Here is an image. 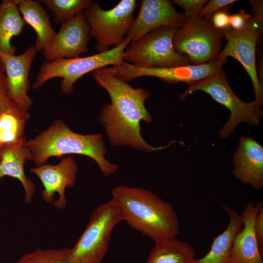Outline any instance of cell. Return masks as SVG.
<instances>
[{"instance_id":"cell-1","label":"cell","mask_w":263,"mask_h":263,"mask_svg":"<svg viewBox=\"0 0 263 263\" xmlns=\"http://www.w3.org/2000/svg\"><path fill=\"white\" fill-rule=\"evenodd\" d=\"M92 74L96 83L105 89L110 97L111 103L102 106L99 118L113 146H128L149 152L178 142L172 141L164 146L154 147L142 137L141 121L148 124L152 121V116L145 105V101L151 95L149 90L133 88L116 76L111 66L97 69Z\"/></svg>"},{"instance_id":"cell-2","label":"cell","mask_w":263,"mask_h":263,"mask_svg":"<svg viewBox=\"0 0 263 263\" xmlns=\"http://www.w3.org/2000/svg\"><path fill=\"white\" fill-rule=\"evenodd\" d=\"M111 199L131 228L154 242L179 234V223L174 208L150 190L119 185L112 189Z\"/></svg>"},{"instance_id":"cell-3","label":"cell","mask_w":263,"mask_h":263,"mask_svg":"<svg viewBox=\"0 0 263 263\" xmlns=\"http://www.w3.org/2000/svg\"><path fill=\"white\" fill-rule=\"evenodd\" d=\"M24 145L30 151V160L36 166L46 164L51 157L78 154L95 161L104 177L113 174L119 168L118 165L105 158L107 149L101 133H76L58 119L33 138L26 140Z\"/></svg>"},{"instance_id":"cell-4","label":"cell","mask_w":263,"mask_h":263,"mask_svg":"<svg viewBox=\"0 0 263 263\" xmlns=\"http://www.w3.org/2000/svg\"><path fill=\"white\" fill-rule=\"evenodd\" d=\"M130 43V40L126 37L120 44L105 52L84 57L45 61L41 64L32 88L37 89L51 79L60 77L62 79L61 92L70 94L74 92L75 82L86 74L101 67L120 65L123 61L124 51Z\"/></svg>"},{"instance_id":"cell-5","label":"cell","mask_w":263,"mask_h":263,"mask_svg":"<svg viewBox=\"0 0 263 263\" xmlns=\"http://www.w3.org/2000/svg\"><path fill=\"white\" fill-rule=\"evenodd\" d=\"M122 221L123 216L112 199L97 206L76 243L70 249L67 263H101L107 252L111 233Z\"/></svg>"},{"instance_id":"cell-6","label":"cell","mask_w":263,"mask_h":263,"mask_svg":"<svg viewBox=\"0 0 263 263\" xmlns=\"http://www.w3.org/2000/svg\"><path fill=\"white\" fill-rule=\"evenodd\" d=\"M197 91L207 94L214 100L229 111V118L219 132L221 138H227L240 123L245 122L258 125L263 117L262 105L255 100L245 102L239 98L229 86L222 68L208 78L188 85L180 95L179 98L184 100L188 95Z\"/></svg>"},{"instance_id":"cell-7","label":"cell","mask_w":263,"mask_h":263,"mask_svg":"<svg viewBox=\"0 0 263 263\" xmlns=\"http://www.w3.org/2000/svg\"><path fill=\"white\" fill-rule=\"evenodd\" d=\"M138 5L135 0H122L109 10H104L93 2L84 14L90 27V34L95 40L97 53L109 51L126 38L134 20V12Z\"/></svg>"},{"instance_id":"cell-8","label":"cell","mask_w":263,"mask_h":263,"mask_svg":"<svg viewBox=\"0 0 263 263\" xmlns=\"http://www.w3.org/2000/svg\"><path fill=\"white\" fill-rule=\"evenodd\" d=\"M177 28L163 26L130 43L123 61L141 68H168L189 65L188 57L177 53L173 38Z\"/></svg>"},{"instance_id":"cell-9","label":"cell","mask_w":263,"mask_h":263,"mask_svg":"<svg viewBox=\"0 0 263 263\" xmlns=\"http://www.w3.org/2000/svg\"><path fill=\"white\" fill-rule=\"evenodd\" d=\"M222 31L209 19L193 17L187 18L177 28L173 38L175 51L186 56L191 65H200L217 59L220 52Z\"/></svg>"},{"instance_id":"cell-10","label":"cell","mask_w":263,"mask_h":263,"mask_svg":"<svg viewBox=\"0 0 263 263\" xmlns=\"http://www.w3.org/2000/svg\"><path fill=\"white\" fill-rule=\"evenodd\" d=\"M222 31L226 43L219 52L217 59L227 60L230 56L241 63L251 80L255 100L263 105V87L257 72L256 49L261 43L263 28L252 18L242 30L236 31L229 28Z\"/></svg>"},{"instance_id":"cell-11","label":"cell","mask_w":263,"mask_h":263,"mask_svg":"<svg viewBox=\"0 0 263 263\" xmlns=\"http://www.w3.org/2000/svg\"><path fill=\"white\" fill-rule=\"evenodd\" d=\"M226 61L217 59L200 65L168 68H141L123 61L112 68L116 76L127 82L142 76H154L168 83L183 82L189 85L212 76L222 68Z\"/></svg>"},{"instance_id":"cell-12","label":"cell","mask_w":263,"mask_h":263,"mask_svg":"<svg viewBox=\"0 0 263 263\" xmlns=\"http://www.w3.org/2000/svg\"><path fill=\"white\" fill-rule=\"evenodd\" d=\"M90 27L83 12L60 25L59 31L42 52L45 61L77 57L86 54L90 40Z\"/></svg>"},{"instance_id":"cell-13","label":"cell","mask_w":263,"mask_h":263,"mask_svg":"<svg viewBox=\"0 0 263 263\" xmlns=\"http://www.w3.org/2000/svg\"><path fill=\"white\" fill-rule=\"evenodd\" d=\"M77 170L76 162L72 155L64 156L56 165L45 164L30 169L38 177L43 187L41 196L44 201L51 204L55 193L58 195L53 205L59 209L66 206L65 189L75 185Z\"/></svg>"},{"instance_id":"cell-14","label":"cell","mask_w":263,"mask_h":263,"mask_svg":"<svg viewBox=\"0 0 263 263\" xmlns=\"http://www.w3.org/2000/svg\"><path fill=\"white\" fill-rule=\"evenodd\" d=\"M186 20L169 0H143L138 15L126 37L130 43L139 39L150 31L163 26L179 28Z\"/></svg>"},{"instance_id":"cell-15","label":"cell","mask_w":263,"mask_h":263,"mask_svg":"<svg viewBox=\"0 0 263 263\" xmlns=\"http://www.w3.org/2000/svg\"><path fill=\"white\" fill-rule=\"evenodd\" d=\"M37 53L33 45L19 55H7L0 52V66H3L10 97L25 112H28L33 103L28 94L30 85L28 76Z\"/></svg>"},{"instance_id":"cell-16","label":"cell","mask_w":263,"mask_h":263,"mask_svg":"<svg viewBox=\"0 0 263 263\" xmlns=\"http://www.w3.org/2000/svg\"><path fill=\"white\" fill-rule=\"evenodd\" d=\"M233 174L255 189L263 187V148L253 138L242 136L233 157Z\"/></svg>"},{"instance_id":"cell-17","label":"cell","mask_w":263,"mask_h":263,"mask_svg":"<svg viewBox=\"0 0 263 263\" xmlns=\"http://www.w3.org/2000/svg\"><path fill=\"white\" fill-rule=\"evenodd\" d=\"M263 207L262 202L256 205L249 202L244 207L241 214L242 227L233 240L229 263H263L254 232L255 218Z\"/></svg>"},{"instance_id":"cell-18","label":"cell","mask_w":263,"mask_h":263,"mask_svg":"<svg viewBox=\"0 0 263 263\" xmlns=\"http://www.w3.org/2000/svg\"><path fill=\"white\" fill-rule=\"evenodd\" d=\"M25 140L24 138L0 149V178L8 176L19 180L24 190L25 201L29 203L35 195L36 187L24 173V164L31 159L30 151L24 145Z\"/></svg>"},{"instance_id":"cell-19","label":"cell","mask_w":263,"mask_h":263,"mask_svg":"<svg viewBox=\"0 0 263 263\" xmlns=\"http://www.w3.org/2000/svg\"><path fill=\"white\" fill-rule=\"evenodd\" d=\"M21 16L26 24L35 31V47L42 52L56 34L52 27L46 10L38 0H15Z\"/></svg>"},{"instance_id":"cell-20","label":"cell","mask_w":263,"mask_h":263,"mask_svg":"<svg viewBox=\"0 0 263 263\" xmlns=\"http://www.w3.org/2000/svg\"><path fill=\"white\" fill-rule=\"evenodd\" d=\"M229 217L226 228L213 238L209 251L203 257L195 260L194 263H229L233 240L242 227L241 214L235 210L221 204Z\"/></svg>"},{"instance_id":"cell-21","label":"cell","mask_w":263,"mask_h":263,"mask_svg":"<svg viewBox=\"0 0 263 263\" xmlns=\"http://www.w3.org/2000/svg\"><path fill=\"white\" fill-rule=\"evenodd\" d=\"M26 23L15 0H3L0 4V52L14 55L16 48L12 45L13 37L19 36Z\"/></svg>"},{"instance_id":"cell-22","label":"cell","mask_w":263,"mask_h":263,"mask_svg":"<svg viewBox=\"0 0 263 263\" xmlns=\"http://www.w3.org/2000/svg\"><path fill=\"white\" fill-rule=\"evenodd\" d=\"M195 260L191 245L175 237L154 242L145 263H194Z\"/></svg>"},{"instance_id":"cell-23","label":"cell","mask_w":263,"mask_h":263,"mask_svg":"<svg viewBox=\"0 0 263 263\" xmlns=\"http://www.w3.org/2000/svg\"><path fill=\"white\" fill-rule=\"evenodd\" d=\"M54 16L58 24L65 23L79 13L83 12L93 3L91 0H39Z\"/></svg>"},{"instance_id":"cell-24","label":"cell","mask_w":263,"mask_h":263,"mask_svg":"<svg viewBox=\"0 0 263 263\" xmlns=\"http://www.w3.org/2000/svg\"><path fill=\"white\" fill-rule=\"evenodd\" d=\"M29 120L10 113L0 115V149L25 138L24 132Z\"/></svg>"},{"instance_id":"cell-25","label":"cell","mask_w":263,"mask_h":263,"mask_svg":"<svg viewBox=\"0 0 263 263\" xmlns=\"http://www.w3.org/2000/svg\"><path fill=\"white\" fill-rule=\"evenodd\" d=\"M70 249H38L24 253L15 263H67Z\"/></svg>"},{"instance_id":"cell-26","label":"cell","mask_w":263,"mask_h":263,"mask_svg":"<svg viewBox=\"0 0 263 263\" xmlns=\"http://www.w3.org/2000/svg\"><path fill=\"white\" fill-rule=\"evenodd\" d=\"M10 113L30 119V114L21 110L10 97L4 71L0 68V115Z\"/></svg>"},{"instance_id":"cell-27","label":"cell","mask_w":263,"mask_h":263,"mask_svg":"<svg viewBox=\"0 0 263 263\" xmlns=\"http://www.w3.org/2000/svg\"><path fill=\"white\" fill-rule=\"evenodd\" d=\"M237 0H207L199 12L198 17L209 19L215 12L223 8L230 7Z\"/></svg>"},{"instance_id":"cell-28","label":"cell","mask_w":263,"mask_h":263,"mask_svg":"<svg viewBox=\"0 0 263 263\" xmlns=\"http://www.w3.org/2000/svg\"><path fill=\"white\" fill-rule=\"evenodd\" d=\"M172 3L180 6L184 11L186 19L198 17L199 11L207 1V0H172Z\"/></svg>"},{"instance_id":"cell-29","label":"cell","mask_w":263,"mask_h":263,"mask_svg":"<svg viewBox=\"0 0 263 263\" xmlns=\"http://www.w3.org/2000/svg\"><path fill=\"white\" fill-rule=\"evenodd\" d=\"M230 8L227 7L220 9L211 16L209 20L216 29L223 31L230 28Z\"/></svg>"},{"instance_id":"cell-30","label":"cell","mask_w":263,"mask_h":263,"mask_svg":"<svg viewBox=\"0 0 263 263\" xmlns=\"http://www.w3.org/2000/svg\"><path fill=\"white\" fill-rule=\"evenodd\" d=\"M252 16L243 10L230 15L229 26L234 30L238 31L244 28L252 19Z\"/></svg>"},{"instance_id":"cell-31","label":"cell","mask_w":263,"mask_h":263,"mask_svg":"<svg viewBox=\"0 0 263 263\" xmlns=\"http://www.w3.org/2000/svg\"><path fill=\"white\" fill-rule=\"evenodd\" d=\"M254 232L257 241L262 254H263V207L257 213L254 224Z\"/></svg>"},{"instance_id":"cell-32","label":"cell","mask_w":263,"mask_h":263,"mask_svg":"<svg viewBox=\"0 0 263 263\" xmlns=\"http://www.w3.org/2000/svg\"><path fill=\"white\" fill-rule=\"evenodd\" d=\"M249 7L252 15L259 25L263 28V1L261 0H250Z\"/></svg>"},{"instance_id":"cell-33","label":"cell","mask_w":263,"mask_h":263,"mask_svg":"<svg viewBox=\"0 0 263 263\" xmlns=\"http://www.w3.org/2000/svg\"><path fill=\"white\" fill-rule=\"evenodd\" d=\"M0 160H1V157H0Z\"/></svg>"}]
</instances>
